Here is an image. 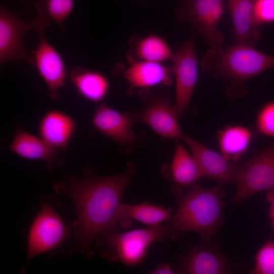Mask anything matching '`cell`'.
Wrapping results in <instances>:
<instances>
[{
  "mask_svg": "<svg viewBox=\"0 0 274 274\" xmlns=\"http://www.w3.org/2000/svg\"><path fill=\"white\" fill-rule=\"evenodd\" d=\"M136 172L133 162H129L122 173L107 177L86 168L80 177L70 175L55 183V193L67 196L75 207L77 219L72 223L73 251L90 257L96 237L117 230L116 214L122 196Z\"/></svg>",
  "mask_w": 274,
  "mask_h": 274,
  "instance_id": "obj_1",
  "label": "cell"
},
{
  "mask_svg": "<svg viewBox=\"0 0 274 274\" xmlns=\"http://www.w3.org/2000/svg\"><path fill=\"white\" fill-rule=\"evenodd\" d=\"M226 193L221 186L204 188L195 183L180 197L178 207L167 224L174 239L185 232L197 233L203 241L216 238L223 223Z\"/></svg>",
  "mask_w": 274,
  "mask_h": 274,
  "instance_id": "obj_2",
  "label": "cell"
},
{
  "mask_svg": "<svg viewBox=\"0 0 274 274\" xmlns=\"http://www.w3.org/2000/svg\"><path fill=\"white\" fill-rule=\"evenodd\" d=\"M205 72L219 80L241 84L274 66V56L244 43L224 49L210 47L200 61Z\"/></svg>",
  "mask_w": 274,
  "mask_h": 274,
  "instance_id": "obj_3",
  "label": "cell"
},
{
  "mask_svg": "<svg viewBox=\"0 0 274 274\" xmlns=\"http://www.w3.org/2000/svg\"><path fill=\"white\" fill-rule=\"evenodd\" d=\"M167 239H174L167 224L123 233L110 231L100 234L95 241L99 254L102 258L111 262L133 266L144 260L151 245Z\"/></svg>",
  "mask_w": 274,
  "mask_h": 274,
  "instance_id": "obj_4",
  "label": "cell"
},
{
  "mask_svg": "<svg viewBox=\"0 0 274 274\" xmlns=\"http://www.w3.org/2000/svg\"><path fill=\"white\" fill-rule=\"evenodd\" d=\"M58 199L53 195H45L40 200V210L29 228L26 242V260L33 258L59 247L74 230L68 227L59 214Z\"/></svg>",
  "mask_w": 274,
  "mask_h": 274,
  "instance_id": "obj_5",
  "label": "cell"
},
{
  "mask_svg": "<svg viewBox=\"0 0 274 274\" xmlns=\"http://www.w3.org/2000/svg\"><path fill=\"white\" fill-rule=\"evenodd\" d=\"M224 10V0H180L174 11L179 22L194 28L210 47H214L224 42L218 28Z\"/></svg>",
  "mask_w": 274,
  "mask_h": 274,
  "instance_id": "obj_6",
  "label": "cell"
},
{
  "mask_svg": "<svg viewBox=\"0 0 274 274\" xmlns=\"http://www.w3.org/2000/svg\"><path fill=\"white\" fill-rule=\"evenodd\" d=\"M239 267L222 252L216 238L201 240L189 246L178 258L177 273L228 274Z\"/></svg>",
  "mask_w": 274,
  "mask_h": 274,
  "instance_id": "obj_7",
  "label": "cell"
},
{
  "mask_svg": "<svg viewBox=\"0 0 274 274\" xmlns=\"http://www.w3.org/2000/svg\"><path fill=\"white\" fill-rule=\"evenodd\" d=\"M236 192L230 200L240 203L260 192L274 191V143L254 154L242 166Z\"/></svg>",
  "mask_w": 274,
  "mask_h": 274,
  "instance_id": "obj_8",
  "label": "cell"
},
{
  "mask_svg": "<svg viewBox=\"0 0 274 274\" xmlns=\"http://www.w3.org/2000/svg\"><path fill=\"white\" fill-rule=\"evenodd\" d=\"M139 95L144 108L139 113H129L133 122L147 125L161 138L183 140L185 135L169 96H156L148 90L139 91Z\"/></svg>",
  "mask_w": 274,
  "mask_h": 274,
  "instance_id": "obj_9",
  "label": "cell"
},
{
  "mask_svg": "<svg viewBox=\"0 0 274 274\" xmlns=\"http://www.w3.org/2000/svg\"><path fill=\"white\" fill-rule=\"evenodd\" d=\"M176 81L175 110L180 117L189 109V104L198 78L195 38L184 42L171 59Z\"/></svg>",
  "mask_w": 274,
  "mask_h": 274,
  "instance_id": "obj_10",
  "label": "cell"
},
{
  "mask_svg": "<svg viewBox=\"0 0 274 274\" xmlns=\"http://www.w3.org/2000/svg\"><path fill=\"white\" fill-rule=\"evenodd\" d=\"M39 36L38 45L30 55L32 65L45 83L47 95L53 100H59L60 91L66 84V64L61 54L49 42L44 33Z\"/></svg>",
  "mask_w": 274,
  "mask_h": 274,
  "instance_id": "obj_11",
  "label": "cell"
},
{
  "mask_svg": "<svg viewBox=\"0 0 274 274\" xmlns=\"http://www.w3.org/2000/svg\"><path fill=\"white\" fill-rule=\"evenodd\" d=\"M22 12L10 11L4 4L0 7V64L14 60L32 64L23 44L25 32L33 29L32 20L23 18Z\"/></svg>",
  "mask_w": 274,
  "mask_h": 274,
  "instance_id": "obj_12",
  "label": "cell"
},
{
  "mask_svg": "<svg viewBox=\"0 0 274 274\" xmlns=\"http://www.w3.org/2000/svg\"><path fill=\"white\" fill-rule=\"evenodd\" d=\"M183 140L188 146L203 177L216 180L220 184H236L240 166L190 136L185 135Z\"/></svg>",
  "mask_w": 274,
  "mask_h": 274,
  "instance_id": "obj_13",
  "label": "cell"
},
{
  "mask_svg": "<svg viewBox=\"0 0 274 274\" xmlns=\"http://www.w3.org/2000/svg\"><path fill=\"white\" fill-rule=\"evenodd\" d=\"M113 73L121 76L132 89L140 91L160 85H171L174 69L173 66H167L162 63L138 60L129 62L128 66L116 63Z\"/></svg>",
  "mask_w": 274,
  "mask_h": 274,
  "instance_id": "obj_14",
  "label": "cell"
},
{
  "mask_svg": "<svg viewBox=\"0 0 274 274\" xmlns=\"http://www.w3.org/2000/svg\"><path fill=\"white\" fill-rule=\"evenodd\" d=\"M8 149L21 158L46 162L47 169L52 171L64 162L62 152L54 148L44 139L19 126L15 128Z\"/></svg>",
  "mask_w": 274,
  "mask_h": 274,
  "instance_id": "obj_15",
  "label": "cell"
},
{
  "mask_svg": "<svg viewBox=\"0 0 274 274\" xmlns=\"http://www.w3.org/2000/svg\"><path fill=\"white\" fill-rule=\"evenodd\" d=\"M91 122L97 131L118 145L130 147L137 142L138 138L132 128L134 123L129 113H122L99 104L92 115Z\"/></svg>",
  "mask_w": 274,
  "mask_h": 274,
  "instance_id": "obj_16",
  "label": "cell"
},
{
  "mask_svg": "<svg viewBox=\"0 0 274 274\" xmlns=\"http://www.w3.org/2000/svg\"><path fill=\"white\" fill-rule=\"evenodd\" d=\"M77 130V123L68 113L50 109L40 119L38 135L54 148L65 153Z\"/></svg>",
  "mask_w": 274,
  "mask_h": 274,
  "instance_id": "obj_17",
  "label": "cell"
},
{
  "mask_svg": "<svg viewBox=\"0 0 274 274\" xmlns=\"http://www.w3.org/2000/svg\"><path fill=\"white\" fill-rule=\"evenodd\" d=\"M230 14L235 43H244L255 47L261 33L254 22L253 7L256 0H224Z\"/></svg>",
  "mask_w": 274,
  "mask_h": 274,
  "instance_id": "obj_18",
  "label": "cell"
},
{
  "mask_svg": "<svg viewBox=\"0 0 274 274\" xmlns=\"http://www.w3.org/2000/svg\"><path fill=\"white\" fill-rule=\"evenodd\" d=\"M68 77L79 94L89 101L99 103L109 92V80L99 71L79 65L71 70Z\"/></svg>",
  "mask_w": 274,
  "mask_h": 274,
  "instance_id": "obj_19",
  "label": "cell"
},
{
  "mask_svg": "<svg viewBox=\"0 0 274 274\" xmlns=\"http://www.w3.org/2000/svg\"><path fill=\"white\" fill-rule=\"evenodd\" d=\"M172 211L162 206H155L149 202L136 205L123 203L119 204L116 221L123 227H126L133 220L138 221L149 226L161 224L169 221L173 217Z\"/></svg>",
  "mask_w": 274,
  "mask_h": 274,
  "instance_id": "obj_20",
  "label": "cell"
},
{
  "mask_svg": "<svg viewBox=\"0 0 274 274\" xmlns=\"http://www.w3.org/2000/svg\"><path fill=\"white\" fill-rule=\"evenodd\" d=\"M126 54L128 62L142 60L162 63L171 60L174 54L167 42L162 37L150 34L143 38L132 37Z\"/></svg>",
  "mask_w": 274,
  "mask_h": 274,
  "instance_id": "obj_21",
  "label": "cell"
},
{
  "mask_svg": "<svg viewBox=\"0 0 274 274\" xmlns=\"http://www.w3.org/2000/svg\"><path fill=\"white\" fill-rule=\"evenodd\" d=\"M37 16L31 19L33 29L38 35L44 33L46 28L52 23L57 24L61 31L65 29V23L72 13L74 0H36L33 4Z\"/></svg>",
  "mask_w": 274,
  "mask_h": 274,
  "instance_id": "obj_22",
  "label": "cell"
},
{
  "mask_svg": "<svg viewBox=\"0 0 274 274\" xmlns=\"http://www.w3.org/2000/svg\"><path fill=\"white\" fill-rule=\"evenodd\" d=\"M169 175L177 186L187 188L203 177L194 156L180 142H177L176 145Z\"/></svg>",
  "mask_w": 274,
  "mask_h": 274,
  "instance_id": "obj_23",
  "label": "cell"
},
{
  "mask_svg": "<svg viewBox=\"0 0 274 274\" xmlns=\"http://www.w3.org/2000/svg\"><path fill=\"white\" fill-rule=\"evenodd\" d=\"M217 138L221 154L228 160H236L247 151L253 133L243 125H232L219 130Z\"/></svg>",
  "mask_w": 274,
  "mask_h": 274,
  "instance_id": "obj_24",
  "label": "cell"
},
{
  "mask_svg": "<svg viewBox=\"0 0 274 274\" xmlns=\"http://www.w3.org/2000/svg\"><path fill=\"white\" fill-rule=\"evenodd\" d=\"M251 274H274V241L269 239L263 244L255 256V266Z\"/></svg>",
  "mask_w": 274,
  "mask_h": 274,
  "instance_id": "obj_25",
  "label": "cell"
},
{
  "mask_svg": "<svg viewBox=\"0 0 274 274\" xmlns=\"http://www.w3.org/2000/svg\"><path fill=\"white\" fill-rule=\"evenodd\" d=\"M255 126L259 133L274 138V101L267 102L260 108L256 116Z\"/></svg>",
  "mask_w": 274,
  "mask_h": 274,
  "instance_id": "obj_26",
  "label": "cell"
},
{
  "mask_svg": "<svg viewBox=\"0 0 274 274\" xmlns=\"http://www.w3.org/2000/svg\"><path fill=\"white\" fill-rule=\"evenodd\" d=\"M254 22L258 27L274 21V0H256L253 7Z\"/></svg>",
  "mask_w": 274,
  "mask_h": 274,
  "instance_id": "obj_27",
  "label": "cell"
},
{
  "mask_svg": "<svg viewBox=\"0 0 274 274\" xmlns=\"http://www.w3.org/2000/svg\"><path fill=\"white\" fill-rule=\"evenodd\" d=\"M152 274H175L176 271L174 270L169 263H165L161 264L157 266L155 268L151 270L149 272Z\"/></svg>",
  "mask_w": 274,
  "mask_h": 274,
  "instance_id": "obj_28",
  "label": "cell"
},
{
  "mask_svg": "<svg viewBox=\"0 0 274 274\" xmlns=\"http://www.w3.org/2000/svg\"><path fill=\"white\" fill-rule=\"evenodd\" d=\"M266 199L269 204V217L272 232L274 234V191L267 192Z\"/></svg>",
  "mask_w": 274,
  "mask_h": 274,
  "instance_id": "obj_29",
  "label": "cell"
},
{
  "mask_svg": "<svg viewBox=\"0 0 274 274\" xmlns=\"http://www.w3.org/2000/svg\"><path fill=\"white\" fill-rule=\"evenodd\" d=\"M20 2L24 4H27L29 3L33 4L36 0H20Z\"/></svg>",
  "mask_w": 274,
  "mask_h": 274,
  "instance_id": "obj_30",
  "label": "cell"
}]
</instances>
